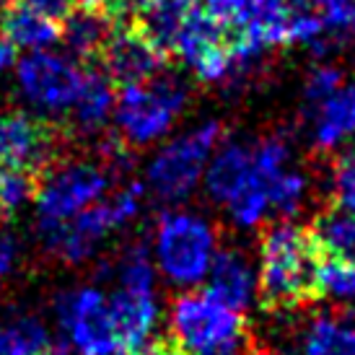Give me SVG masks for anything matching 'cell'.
I'll return each instance as SVG.
<instances>
[{"instance_id":"obj_30","label":"cell","mask_w":355,"mask_h":355,"mask_svg":"<svg viewBox=\"0 0 355 355\" xmlns=\"http://www.w3.org/2000/svg\"><path fill=\"white\" fill-rule=\"evenodd\" d=\"M34 187H37V182H34L31 174L6 168V184H3V207H6V216L16 213L29 200H34Z\"/></svg>"},{"instance_id":"obj_37","label":"cell","mask_w":355,"mask_h":355,"mask_svg":"<svg viewBox=\"0 0 355 355\" xmlns=\"http://www.w3.org/2000/svg\"><path fill=\"white\" fill-rule=\"evenodd\" d=\"M83 3H86V6H99V8L109 10V8H112V3H114V0H83Z\"/></svg>"},{"instance_id":"obj_9","label":"cell","mask_w":355,"mask_h":355,"mask_svg":"<svg viewBox=\"0 0 355 355\" xmlns=\"http://www.w3.org/2000/svg\"><path fill=\"white\" fill-rule=\"evenodd\" d=\"M288 0H236L228 47L236 65H247L275 44H286Z\"/></svg>"},{"instance_id":"obj_20","label":"cell","mask_w":355,"mask_h":355,"mask_svg":"<svg viewBox=\"0 0 355 355\" xmlns=\"http://www.w3.org/2000/svg\"><path fill=\"white\" fill-rule=\"evenodd\" d=\"M0 24H3V34L10 40V44L26 52L50 50L60 40V26L55 24V19L42 16L40 10L29 8L24 3L8 6Z\"/></svg>"},{"instance_id":"obj_18","label":"cell","mask_w":355,"mask_h":355,"mask_svg":"<svg viewBox=\"0 0 355 355\" xmlns=\"http://www.w3.org/2000/svg\"><path fill=\"white\" fill-rule=\"evenodd\" d=\"M254 174V148L228 143L218 150L205 171V187L218 202H231Z\"/></svg>"},{"instance_id":"obj_6","label":"cell","mask_w":355,"mask_h":355,"mask_svg":"<svg viewBox=\"0 0 355 355\" xmlns=\"http://www.w3.org/2000/svg\"><path fill=\"white\" fill-rule=\"evenodd\" d=\"M220 140V125L205 122L192 132L168 140L148 166V189L164 202H179L198 187L210 153Z\"/></svg>"},{"instance_id":"obj_19","label":"cell","mask_w":355,"mask_h":355,"mask_svg":"<svg viewBox=\"0 0 355 355\" xmlns=\"http://www.w3.org/2000/svg\"><path fill=\"white\" fill-rule=\"evenodd\" d=\"M306 231L322 257L355 265V213L332 205L322 210Z\"/></svg>"},{"instance_id":"obj_22","label":"cell","mask_w":355,"mask_h":355,"mask_svg":"<svg viewBox=\"0 0 355 355\" xmlns=\"http://www.w3.org/2000/svg\"><path fill=\"white\" fill-rule=\"evenodd\" d=\"M192 8L195 6H187L182 0H150L148 6L135 16L138 19V29L164 55H168V52H174L179 31H182Z\"/></svg>"},{"instance_id":"obj_33","label":"cell","mask_w":355,"mask_h":355,"mask_svg":"<svg viewBox=\"0 0 355 355\" xmlns=\"http://www.w3.org/2000/svg\"><path fill=\"white\" fill-rule=\"evenodd\" d=\"M24 6H29V8L40 10L42 16H47V19H65L70 10L76 8V0H21Z\"/></svg>"},{"instance_id":"obj_36","label":"cell","mask_w":355,"mask_h":355,"mask_svg":"<svg viewBox=\"0 0 355 355\" xmlns=\"http://www.w3.org/2000/svg\"><path fill=\"white\" fill-rule=\"evenodd\" d=\"M3 184H6V166H0V216H6V207H3Z\"/></svg>"},{"instance_id":"obj_11","label":"cell","mask_w":355,"mask_h":355,"mask_svg":"<svg viewBox=\"0 0 355 355\" xmlns=\"http://www.w3.org/2000/svg\"><path fill=\"white\" fill-rule=\"evenodd\" d=\"M114 220L104 200L86 207L62 223H37V239L42 249L65 265H83L96 254L104 239L114 231Z\"/></svg>"},{"instance_id":"obj_4","label":"cell","mask_w":355,"mask_h":355,"mask_svg":"<svg viewBox=\"0 0 355 355\" xmlns=\"http://www.w3.org/2000/svg\"><path fill=\"white\" fill-rule=\"evenodd\" d=\"M153 247L158 270L174 286H198L216 257V228L200 216L168 210L158 218Z\"/></svg>"},{"instance_id":"obj_17","label":"cell","mask_w":355,"mask_h":355,"mask_svg":"<svg viewBox=\"0 0 355 355\" xmlns=\"http://www.w3.org/2000/svg\"><path fill=\"white\" fill-rule=\"evenodd\" d=\"M207 293L231 306L234 311L247 309L252 296H254V272L249 259L239 249H220L213 257L210 265V286Z\"/></svg>"},{"instance_id":"obj_34","label":"cell","mask_w":355,"mask_h":355,"mask_svg":"<svg viewBox=\"0 0 355 355\" xmlns=\"http://www.w3.org/2000/svg\"><path fill=\"white\" fill-rule=\"evenodd\" d=\"M10 68H16V47H13L8 37L0 31V78H3Z\"/></svg>"},{"instance_id":"obj_21","label":"cell","mask_w":355,"mask_h":355,"mask_svg":"<svg viewBox=\"0 0 355 355\" xmlns=\"http://www.w3.org/2000/svg\"><path fill=\"white\" fill-rule=\"evenodd\" d=\"M355 132V83L340 89L316 109L314 143L319 148H335Z\"/></svg>"},{"instance_id":"obj_5","label":"cell","mask_w":355,"mask_h":355,"mask_svg":"<svg viewBox=\"0 0 355 355\" xmlns=\"http://www.w3.org/2000/svg\"><path fill=\"white\" fill-rule=\"evenodd\" d=\"M112 174L99 161L70 158L50 164L34 187L37 223H62L107 198Z\"/></svg>"},{"instance_id":"obj_35","label":"cell","mask_w":355,"mask_h":355,"mask_svg":"<svg viewBox=\"0 0 355 355\" xmlns=\"http://www.w3.org/2000/svg\"><path fill=\"white\" fill-rule=\"evenodd\" d=\"M138 355H184V353H182L171 340H156V343H150V345Z\"/></svg>"},{"instance_id":"obj_16","label":"cell","mask_w":355,"mask_h":355,"mask_svg":"<svg viewBox=\"0 0 355 355\" xmlns=\"http://www.w3.org/2000/svg\"><path fill=\"white\" fill-rule=\"evenodd\" d=\"M114 34V21L112 13L99 6H80L73 8L62 19V29H60V40L68 47L70 55H76L80 60L99 58L107 42Z\"/></svg>"},{"instance_id":"obj_2","label":"cell","mask_w":355,"mask_h":355,"mask_svg":"<svg viewBox=\"0 0 355 355\" xmlns=\"http://www.w3.org/2000/svg\"><path fill=\"white\" fill-rule=\"evenodd\" d=\"M168 329V340L184 355H257L244 314L207 291L174 298Z\"/></svg>"},{"instance_id":"obj_26","label":"cell","mask_w":355,"mask_h":355,"mask_svg":"<svg viewBox=\"0 0 355 355\" xmlns=\"http://www.w3.org/2000/svg\"><path fill=\"white\" fill-rule=\"evenodd\" d=\"M311 6L324 24L327 40L355 37V0H311Z\"/></svg>"},{"instance_id":"obj_40","label":"cell","mask_w":355,"mask_h":355,"mask_svg":"<svg viewBox=\"0 0 355 355\" xmlns=\"http://www.w3.org/2000/svg\"><path fill=\"white\" fill-rule=\"evenodd\" d=\"M182 3H187V6H195V0H182Z\"/></svg>"},{"instance_id":"obj_24","label":"cell","mask_w":355,"mask_h":355,"mask_svg":"<svg viewBox=\"0 0 355 355\" xmlns=\"http://www.w3.org/2000/svg\"><path fill=\"white\" fill-rule=\"evenodd\" d=\"M6 355H68L37 316H16L6 324Z\"/></svg>"},{"instance_id":"obj_13","label":"cell","mask_w":355,"mask_h":355,"mask_svg":"<svg viewBox=\"0 0 355 355\" xmlns=\"http://www.w3.org/2000/svg\"><path fill=\"white\" fill-rule=\"evenodd\" d=\"M101 60H104V73L112 78V83L135 86L161 76L166 55L138 26H130L112 34V40L101 52Z\"/></svg>"},{"instance_id":"obj_12","label":"cell","mask_w":355,"mask_h":355,"mask_svg":"<svg viewBox=\"0 0 355 355\" xmlns=\"http://www.w3.org/2000/svg\"><path fill=\"white\" fill-rule=\"evenodd\" d=\"M174 55H179L195 70V76L207 83L223 80L234 70L226 31L198 8L189 10L187 21L177 37V44H174Z\"/></svg>"},{"instance_id":"obj_25","label":"cell","mask_w":355,"mask_h":355,"mask_svg":"<svg viewBox=\"0 0 355 355\" xmlns=\"http://www.w3.org/2000/svg\"><path fill=\"white\" fill-rule=\"evenodd\" d=\"M112 275L117 277V283L122 291H135V293H153L156 286V265L148 254L146 244H130L122 249V254L117 257V262H109Z\"/></svg>"},{"instance_id":"obj_10","label":"cell","mask_w":355,"mask_h":355,"mask_svg":"<svg viewBox=\"0 0 355 355\" xmlns=\"http://www.w3.org/2000/svg\"><path fill=\"white\" fill-rule=\"evenodd\" d=\"M58 153V135L44 119L21 109L0 114V166L24 174H40Z\"/></svg>"},{"instance_id":"obj_14","label":"cell","mask_w":355,"mask_h":355,"mask_svg":"<svg viewBox=\"0 0 355 355\" xmlns=\"http://www.w3.org/2000/svg\"><path fill=\"white\" fill-rule=\"evenodd\" d=\"M107 309L119 343L130 355L143 353L153 343L150 337L158 322V304L153 293H135L117 288L112 296H107Z\"/></svg>"},{"instance_id":"obj_7","label":"cell","mask_w":355,"mask_h":355,"mask_svg":"<svg viewBox=\"0 0 355 355\" xmlns=\"http://www.w3.org/2000/svg\"><path fill=\"white\" fill-rule=\"evenodd\" d=\"M16 89L42 117L68 114L78 96L86 70H80L68 55L52 50L26 52L16 60Z\"/></svg>"},{"instance_id":"obj_1","label":"cell","mask_w":355,"mask_h":355,"mask_svg":"<svg viewBox=\"0 0 355 355\" xmlns=\"http://www.w3.org/2000/svg\"><path fill=\"white\" fill-rule=\"evenodd\" d=\"M259 298L267 311H288L314 304L319 291V262L306 228L277 223L267 228L259 252Z\"/></svg>"},{"instance_id":"obj_3","label":"cell","mask_w":355,"mask_h":355,"mask_svg":"<svg viewBox=\"0 0 355 355\" xmlns=\"http://www.w3.org/2000/svg\"><path fill=\"white\" fill-rule=\"evenodd\" d=\"M187 104L182 80L156 76L146 83L122 86L114 101V125L125 146H150L174 128Z\"/></svg>"},{"instance_id":"obj_15","label":"cell","mask_w":355,"mask_h":355,"mask_svg":"<svg viewBox=\"0 0 355 355\" xmlns=\"http://www.w3.org/2000/svg\"><path fill=\"white\" fill-rule=\"evenodd\" d=\"M114 83L104 70H86L83 83L68 112L70 128L80 138H96L104 132L109 117L114 114Z\"/></svg>"},{"instance_id":"obj_8","label":"cell","mask_w":355,"mask_h":355,"mask_svg":"<svg viewBox=\"0 0 355 355\" xmlns=\"http://www.w3.org/2000/svg\"><path fill=\"white\" fill-rule=\"evenodd\" d=\"M55 316L65 347L76 355H130L119 343L107 309V296L96 286H80L60 293Z\"/></svg>"},{"instance_id":"obj_27","label":"cell","mask_w":355,"mask_h":355,"mask_svg":"<svg viewBox=\"0 0 355 355\" xmlns=\"http://www.w3.org/2000/svg\"><path fill=\"white\" fill-rule=\"evenodd\" d=\"M306 182L301 174L293 171H280L277 177L267 182V202L270 210L277 216H293L301 202H304Z\"/></svg>"},{"instance_id":"obj_28","label":"cell","mask_w":355,"mask_h":355,"mask_svg":"<svg viewBox=\"0 0 355 355\" xmlns=\"http://www.w3.org/2000/svg\"><path fill=\"white\" fill-rule=\"evenodd\" d=\"M319 291L335 298H355V265L343 259H327L319 262Z\"/></svg>"},{"instance_id":"obj_29","label":"cell","mask_w":355,"mask_h":355,"mask_svg":"<svg viewBox=\"0 0 355 355\" xmlns=\"http://www.w3.org/2000/svg\"><path fill=\"white\" fill-rule=\"evenodd\" d=\"M332 187H335L332 189L335 192V205L355 213V150L345 153L337 161Z\"/></svg>"},{"instance_id":"obj_32","label":"cell","mask_w":355,"mask_h":355,"mask_svg":"<svg viewBox=\"0 0 355 355\" xmlns=\"http://www.w3.org/2000/svg\"><path fill=\"white\" fill-rule=\"evenodd\" d=\"M19 262V241L8 231H0V283L16 270Z\"/></svg>"},{"instance_id":"obj_23","label":"cell","mask_w":355,"mask_h":355,"mask_svg":"<svg viewBox=\"0 0 355 355\" xmlns=\"http://www.w3.org/2000/svg\"><path fill=\"white\" fill-rule=\"evenodd\" d=\"M304 355H355V322L347 316H316L304 335Z\"/></svg>"},{"instance_id":"obj_39","label":"cell","mask_w":355,"mask_h":355,"mask_svg":"<svg viewBox=\"0 0 355 355\" xmlns=\"http://www.w3.org/2000/svg\"><path fill=\"white\" fill-rule=\"evenodd\" d=\"M10 3H13V0H0V8H8Z\"/></svg>"},{"instance_id":"obj_38","label":"cell","mask_w":355,"mask_h":355,"mask_svg":"<svg viewBox=\"0 0 355 355\" xmlns=\"http://www.w3.org/2000/svg\"><path fill=\"white\" fill-rule=\"evenodd\" d=\"M0 355H6V324L0 322Z\"/></svg>"},{"instance_id":"obj_31","label":"cell","mask_w":355,"mask_h":355,"mask_svg":"<svg viewBox=\"0 0 355 355\" xmlns=\"http://www.w3.org/2000/svg\"><path fill=\"white\" fill-rule=\"evenodd\" d=\"M343 73L337 68H329V65H322V68H316L309 80H306V89H304V96H306V104H322L324 99H329L332 94H335L343 83Z\"/></svg>"}]
</instances>
